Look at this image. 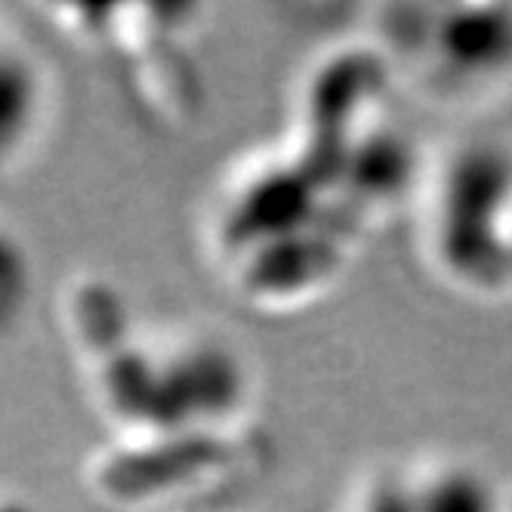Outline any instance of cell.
I'll list each match as a JSON object with an SVG mask.
<instances>
[]
</instances>
